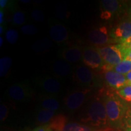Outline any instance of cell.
Segmentation results:
<instances>
[{"instance_id": "cell-8", "label": "cell", "mask_w": 131, "mask_h": 131, "mask_svg": "<svg viewBox=\"0 0 131 131\" xmlns=\"http://www.w3.org/2000/svg\"><path fill=\"white\" fill-rule=\"evenodd\" d=\"M92 89H86L75 90L67 95L64 100V105L70 111H75L84 104Z\"/></svg>"}, {"instance_id": "cell-5", "label": "cell", "mask_w": 131, "mask_h": 131, "mask_svg": "<svg viewBox=\"0 0 131 131\" xmlns=\"http://www.w3.org/2000/svg\"><path fill=\"white\" fill-rule=\"evenodd\" d=\"M6 95L13 101L19 103L28 102L34 98V92L27 81L15 83L9 86Z\"/></svg>"}, {"instance_id": "cell-24", "label": "cell", "mask_w": 131, "mask_h": 131, "mask_svg": "<svg viewBox=\"0 0 131 131\" xmlns=\"http://www.w3.org/2000/svg\"><path fill=\"white\" fill-rule=\"evenodd\" d=\"M25 15L21 11H16L12 16V23L14 25L20 26L25 22Z\"/></svg>"}, {"instance_id": "cell-6", "label": "cell", "mask_w": 131, "mask_h": 131, "mask_svg": "<svg viewBox=\"0 0 131 131\" xmlns=\"http://www.w3.org/2000/svg\"><path fill=\"white\" fill-rule=\"evenodd\" d=\"M82 61L86 67L96 71L103 70L105 66L98 48L94 46L83 47Z\"/></svg>"}, {"instance_id": "cell-41", "label": "cell", "mask_w": 131, "mask_h": 131, "mask_svg": "<svg viewBox=\"0 0 131 131\" xmlns=\"http://www.w3.org/2000/svg\"><path fill=\"white\" fill-rule=\"evenodd\" d=\"M127 84H130V85H131V83H128V82H127Z\"/></svg>"}, {"instance_id": "cell-16", "label": "cell", "mask_w": 131, "mask_h": 131, "mask_svg": "<svg viewBox=\"0 0 131 131\" xmlns=\"http://www.w3.org/2000/svg\"><path fill=\"white\" fill-rule=\"evenodd\" d=\"M38 106L40 109L56 111L60 107V103L56 96L42 95L39 100Z\"/></svg>"}, {"instance_id": "cell-2", "label": "cell", "mask_w": 131, "mask_h": 131, "mask_svg": "<svg viewBox=\"0 0 131 131\" xmlns=\"http://www.w3.org/2000/svg\"><path fill=\"white\" fill-rule=\"evenodd\" d=\"M81 121L90 126L98 128L110 127L105 106L100 95L95 96L91 100L88 106L85 117Z\"/></svg>"}, {"instance_id": "cell-1", "label": "cell", "mask_w": 131, "mask_h": 131, "mask_svg": "<svg viewBox=\"0 0 131 131\" xmlns=\"http://www.w3.org/2000/svg\"><path fill=\"white\" fill-rule=\"evenodd\" d=\"M100 95L105 106L109 127L112 129L123 127L124 119L129 107L128 103L119 97L115 91L111 90H104Z\"/></svg>"}, {"instance_id": "cell-40", "label": "cell", "mask_w": 131, "mask_h": 131, "mask_svg": "<svg viewBox=\"0 0 131 131\" xmlns=\"http://www.w3.org/2000/svg\"><path fill=\"white\" fill-rule=\"evenodd\" d=\"M21 2L24 3H29L30 2V1H29V0H22V1H21Z\"/></svg>"}, {"instance_id": "cell-38", "label": "cell", "mask_w": 131, "mask_h": 131, "mask_svg": "<svg viewBox=\"0 0 131 131\" xmlns=\"http://www.w3.org/2000/svg\"><path fill=\"white\" fill-rule=\"evenodd\" d=\"M128 15H129V18L131 19V6L128 9Z\"/></svg>"}, {"instance_id": "cell-22", "label": "cell", "mask_w": 131, "mask_h": 131, "mask_svg": "<svg viewBox=\"0 0 131 131\" xmlns=\"http://www.w3.org/2000/svg\"><path fill=\"white\" fill-rule=\"evenodd\" d=\"M52 42L48 39L36 42L32 46V49L35 52H42L43 50H47L49 47H51Z\"/></svg>"}, {"instance_id": "cell-32", "label": "cell", "mask_w": 131, "mask_h": 131, "mask_svg": "<svg viewBox=\"0 0 131 131\" xmlns=\"http://www.w3.org/2000/svg\"><path fill=\"white\" fill-rule=\"evenodd\" d=\"M32 131H53L48 124L40 125L36 127Z\"/></svg>"}, {"instance_id": "cell-12", "label": "cell", "mask_w": 131, "mask_h": 131, "mask_svg": "<svg viewBox=\"0 0 131 131\" xmlns=\"http://www.w3.org/2000/svg\"><path fill=\"white\" fill-rule=\"evenodd\" d=\"M101 7L102 10L101 18L109 19L112 16L119 14L122 11L123 3L117 0H103L101 1Z\"/></svg>"}, {"instance_id": "cell-14", "label": "cell", "mask_w": 131, "mask_h": 131, "mask_svg": "<svg viewBox=\"0 0 131 131\" xmlns=\"http://www.w3.org/2000/svg\"><path fill=\"white\" fill-rule=\"evenodd\" d=\"M49 35L52 40L57 43H63L69 38L68 29L65 26L60 23H55L50 26Z\"/></svg>"}, {"instance_id": "cell-29", "label": "cell", "mask_w": 131, "mask_h": 131, "mask_svg": "<svg viewBox=\"0 0 131 131\" xmlns=\"http://www.w3.org/2000/svg\"><path fill=\"white\" fill-rule=\"evenodd\" d=\"M9 114V108L6 104H1L0 105V120L1 122L4 121L7 118Z\"/></svg>"}, {"instance_id": "cell-15", "label": "cell", "mask_w": 131, "mask_h": 131, "mask_svg": "<svg viewBox=\"0 0 131 131\" xmlns=\"http://www.w3.org/2000/svg\"><path fill=\"white\" fill-rule=\"evenodd\" d=\"M51 71L58 77H66L73 73V68L68 62L58 60L53 62L51 66Z\"/></svg>"}, {"instance_id": "cell-26", "label": "cell", "mask_w": 131, "mask_h": 131, "mask_svg": "<svg viewBox=\"0 0 131 131\" xmlns=\"http://www.w3.org/2000/svg\"><path fill=\"white\" fill-rule=\"evenodd\" d=\"M21 31L26 35H33L38 32V29L35 26L32 25V24H27L21 27Z\"/></svg>"}, {"instance_id": "cell-37", "label": "cell", "mask_w": 131, "mask_h": 131, "mask_svg": "<svg viewBox=\"0 0 131 131\" xmlns=\"http://www.w3.org/2000/svg\"><path fill=\"white\" fill-rule=\"evenodd\" d=\"M5 26L3 25L0 26V35H2V34L4 32Z\"/></svg>"}, {"instance_id": "cell-4", "label": "cell", "mask_w": 131, "mask_h": 131, "mask_svg": "<svg viewBox=\"0 0 131 131\" xmlns=\"http://www.w3.org/2000/svg\"><path fill=\"white\" fill-rule=\"evenodd\" d=\"M98 48L105 64L103 70L109 69L126 58V52L123 50L120 44L110 45Z\"/></svg>"}, {"instance_id": "cell-3", "label": "cell", "mask_w": 131, "mask_h": 131, "mask_svg": "<svg viewBox=\"0 0 131 131\" xmlns=\"http://www.w3.org/2000/svg\"><path fill=\"white\" fill-rule=\"evenodd\" d=\"M73 79L77 84L86 89H97L103 85L101 75L86 66H77L73 68Z\"/></svg>"}, {"instance_id": "cell-21", "label": "cell", "mask_w": 131, "mask_h": 131, "mask_svg": "<svg viewBox=\"0 0 131 131\" xmlns=\"http://www.w3.org/2000/svg\"><path fill=\"white\" fill-rule=\"evenodd\" d=\"M115 92L124 101L131 103V85H126L120 89L116 90Z\"/></svg>"}, {"instance_id": "cell-10", "label": "cell", "mask_w": 131, "mask_h": 131, "mask_svg": "<svg viewBox=\"0 0 131 131\" xmlns=\"http://www.w3.org/2000/svg\"><path fill=\"white\" fill-rule=\"evenodd\" d=\"M110 33L115 42H118V44L123 42L131 37V19L129 18L119 22Z\"/></svg>"}, {"instance_id": "cell-39", "label": "cell", "mask_w": 131, "mask_h": 131, "mask_svg": "<svg viewBox=\"0 0 131 131\" xmlns=\"http://www.w3.org/2000/svg\"><path fill=\"white\" fill-rule=\"evenodd\" d=\"M3 44V38H2V37H0V46H2Z\"/></svg>"}, {"instance_id": "cell-33", "label": "cell", "mask_w": 131, "mask_h": 131, "mask_svg": "<svg viewBox=\"0 0 131 131\" xmlns=\"http://www.w3.org/2000/svg\"><path fill=\"white\" fill-rule=\"evenodd\" d=\"M9 1L7 0H1L0 1V9L4 10L5 8H7Z\"/></svg>"}, {"instance_id": "cell-34", "label": "cell", "mask_w": 131, "mask_h": 131, "mask_svg": "<svg viewBox=\"0 0 131 131\" xmlns=\"http://www.w3.org/2000/svg\"><path fill=\"white\" fill-rule=\"evenodd\" d=\"M4 21V10L0 9V24L3 25Z\"/></svg>"}, {"instance_id": "cell-31", "label": "cell", "mask_w": 131, "mask_h": 131, "mask_svg": "<svg viewBox=\"0 0 131 131\" xmlns=\"http://www.w3.org/2000/svg\"><path fill=\"white\" fill-rule=\"evenodd\" d=\"M78 124H79L77 123H68L62 131H75L76 127L78 126Z\"/></svg>"}, {"instance_id": "cell-13", "label": "cell", "mask_w": 131, "mask_h": 131, "mask_svg": "<svg viewBox=\"0 0 131 131\" xmlns=\"http://www.w3.org/2000/svg\"><path fill=\"white\" fill-rule=\"evenodd\" d=\"M83 47L78 45H71L60 50L59 57L68 63H78L82 60Z\"/></svg>"}, {"instance_id": "cell-7", "label": "cell", "mask_w": 131, "mask_h": 131, "mask_svg": "<svg viewBox=\"0 0 131 131\" xmlns=\"http://www.w3.org/2000/svg\"><path fill=\"white\" fill-rule=\"evenodd\" d=\"M36 85L42 92V95L54 96L58 95L62 91V84L55 77L44 75L37 78L35 80Z\"/></svg>"}, {"instance_id": "cell-36", "label": "cell", "mask_w": 131, "mask_h": 131, "mask_svg": "<svg viewBox=\"0 0 131 131\" xmlns=\"http://www.w3.org/2000/svg\"><path fill=\"white\" fill-rule=\"evenodd\" d=\"M126 60H130L131 61V51H129L127 52L126 53Z\"/></svg>"}, {"instance_id": "cell-28", "label": "cell", "mask_w": 131, "mask_h": 131, "mask_svg": "<svg viewBox=\"0 0 131 131\" xmlns=\"http://www.w3.org/2000/svg\"><path fill=\"white\" fill-rule=\"evenodd\" d=\"M31 17L34 21L37 22H42L45 19V15L44 13L40 10H34L31 13Z\"/></svg>"}, {"instance_id": "cell-25", "label": "cell", "mask_w": 131, "mask_h": 131, "mask_svg": "<svg viewBox=\"0 0 131 131\" xmlns=\"http://www.w3.org/2000/svg\"><path fill=\"white\" fill-rule=\"evenodd\" d=\"M6 38L10 44H15L18 40V34L15 29H9L6 33Z\"/></svg>"}, {"instance_id": "cell-19", "label": "cell", "mask_w": 131, "mask_h": 131, "mask_svg": "<svg viewBox=\"0 0 131 131\" xmlns=\"http://www.w3.org/2000/svg\"><path fill=\"white\" fill-rule=\"evenodd\" d=\"M107 70H114L116 72L125 75L131 71V61L125 59L118 64L111 67Z\"/></svg>"}, {"instance_id": "cell-17", "label": "cell", "mask_w": 131, "mask_h": 131, "mask_svg": "<svg viewBox=\"0 0 131 131\" xmlns=\"http://www.w3.org/2000/svg\"><path fill=\"white\" fill-rule=\"evenodd\" d=\"M56 111L46 110V109H40L36 115V120L39 124L45 125L48 124L51 122L53 118L56 115Z\"/></svg>"}, {"instance_id": "cell-20", "label": "cell", "mask_w": 131, "mask_h": 131, "mask_svg": "<svg viewBox=\"0 0 131 131\" xmlns=\"http://www.w3.org/2000/svg\"><path fill=\"white\" fill-rule=\"evenodd\" d=\"M12 60L10 57H5L0 60V76L4 77L7 74L12 65Z\"/></svg>"}, {"instance_id": "cell-18", "label": "cell", "mask_w": 131, "mask_h": 131, "mask_svg": "<svg viewBox=\"0 0 131 131\" xmlns=\"http://www.w3.org/2000/svg\"><path fill=\"white\" fill-rule=\"evenodd\" d=\"M68 124V118L65 115L61 114L56 115L48 124L53 131H62Z\"/></svg>"}, {"instance_id": "cell-30", "label": "cell", "mask_w": 131, "mask_h": 131, "mask_svg": "<svg viewBox=\"0 0 131 131\" xmlns=\"http://www.w3.org/2000/svg\"><path fill=\"white\" fill-rule=\"evenodd\" d=\"M120 45L124 51L126 52V55L127 52L131 51V37L127 39L123 42L121 43Z\"/></svg>"}, {"instance_id": "cell-11", "label": "cell", "mask_w": 131, "mask_h": 131, "mask_svg": "<svg viewBox=\"0 0 131 131\" xmlns=\"http://www.w3.org/2000/svg\"><path fill=\"white\" fill-rule=\"evenodd\" d=\"M104 83L113 89L118 90L127 84L125 75L111 70H103L101 75Z\"/></svg>"}, {"instance_id": "cell-23", "label": "cell", "mask_w": 131, "mask_h": 131, "mask_svg": "<svg viewBox=\"0 0 131 131\" xmlns=\"http://www.w3.org/2000/svg\"><path fill=\"white\" fill-rule=\"evenodd\" d=\"M111 127H106V128H98V127L90 126L84 124H78L76 127L75 131H110L112 130Z\"/></svg>"}, {"instance_id": "cell-9", "label": "cell", "mask_w": 131, "mask_h": 131, "mask_svg": "<svg viewBox=\"0 0 131 131\" xmlns=\"http://www.w3.org/2000/svg\"><path fill=\"white\" fill-rule=\"evenodd\" d=\"M88 38L92 45L97 47L106 46L115 42L111 37V33L105 26L92 29L88 33Z\"/></svg>"}, {"instance_id": "cell-27", "label": "cell", "mask_w": 131, "mask_h": 131, "mask_svg": "<svg viewBox=\"0 0 131 131\" xmlns=\"http://www.w3.org/2000/svg\"><path fill=\"white\" fill-rule=\"evenodd\" d=\"M123 127H125L127 131H131V104L129 105L128 109L124 117Z\"/></svg>"}, {"instance_id": "cell-35", "label": "cell", "mask_w": 131, "mask_h": 131, "mask_svg": "<svg viewBox=\"0 0 131 131\" xmlns=\"http://www.w3.org/2000/svg\"><path fill=\"white\" fill-rule=\"evenodd\" d=\"M125 77L128 83H131V71L125 75Z\"/></svg>"}]
</instances>
